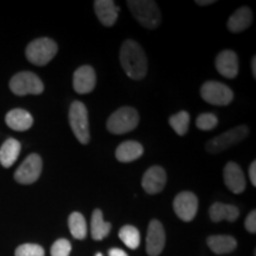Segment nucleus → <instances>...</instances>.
Instances as JSON below:
<instances>
[{"instance_id":"obj_20","label":"nucleus","mask_w":256,"mask_h":256,"mask_svg":"<svg viewBox=\"0 0 256 256\" xmlns=\"http://www.w3.org/2000/svg\"><path fill=\"white\" fill-rule=\"evenodd\" d=\"M144 154V147L140 142L128 140L120 144L115 151V156L121 162H130Z\"/></svg>"},{"instance_id":"obj_22","label":"nucleus","mask_w":256,"mask_h":256,"mask_svg":"<svg viewBox=\"0 0 256 256\" xmlns=\"http://www.w3.org/2000/svg\"><path fill=\"white\" fill-rule=\"evenodd\" d=\"M208 246L215 254H228L235 250L238 242L232 236L229 235H214L206 240Z\"/></svg>"},{"instance_id":"obj_8","label":"nucleus","mask_w":256,"mask_h":256,"mask_svg":"<svg viewBox=\"0 0 256 256\" xmlns=\"http://www.w3.org/2000/svg\"><path fill=\"white\" fill-rule=\"evenodd\" d=\"M200 96L212 106H228L234 100V92L224 83L206 81L200 87Z\"/></svg>"},{"instance_id":"obj_33","label":"nucleus","mask_w":256,"mask_h":256,"mask_svg":"<svg viewBox=\"0 0 256 256\" xmlns=\"http://www.w3.org/2000/svg\"><path fill=\"white\" fill-rule=\"evenodd\" d=\"M214 2H216L215 0H196V4L200 6H208L214 4Z\"/></svg>"},{"instance_id":"obj_19","label":"nucleus","mask_w":256,"mask_h":256,"mask_svg":"<svg viewBox=\"0 0 256 256\" xmlns=\"http://www.w3.org/2000/svg\"><path fill=\"white\" fill-rule=\"evenodd\" d=\"M210 218L212 222H220V220H228V222H235L240 216V210L238 206H230V204L214 203L209 210Z\"/></svg>"},{"instance_id":"obj_11","label":"nucleus","mask_w":256,"mask_h":256,"mask_svg":"<svg viewBox=\"0 0 256 256\" xmlns=\"http://www.w3.org/2000/svg\"><path fill=\"white\" fill-rule=\"evenodd\" d=\"M166 235L162 224L152 220L148 224L146 238V252L150 256H159L165 247Z\"/></svg>"},{"instance_id":"obj_35","label":"nucleus","mask_w":256,"mask_h":256,"mask_svg":"<svg viewBox=\"0 0 256 256\" xmlns=\"http://www.w3.org/2000/svg\"><path fill=\"white\" fill-rule=\"evenodd\" d=\"M95 256H102V254H101V252H98V254H96Z\"/></svg>"},{"instance_id":"obj_16","label":"nucleus","mask_w":256,"mask_h":256,"mask_svg":"<svg viewBox=\"0 0 256 256\" xmlns=\"http://www.w3.org/2000/svg\"><path fill=\"white\" fill-rule=\"evenodd\" d=\"M94 8L98 20L104 26H113L120 11V8L115 5L113 0H96L94 2Z\"/></svg>"},{"instance_id":"obj_15","label":"nucleus","mask_w":256,"mask_h":256,"mask_svg":"<svg viewBox=\"0 0 256 256\" xmlns=\"http://www.w3.org/2000/svg\"><path fill=\"white\" fill-rule=\"evenodd\" d=\"M215 66L217 72L226 78H235L238 74V57L232 50H223L217 55Z\"/></svg>"},{"instance_id":"obj_21","label":"nucleus","mask_w":256,"mask_h":256,"mask_svg":"<svg viewBox=\"0 0 256 256\" xmlns=\"http://www.w3.org/2000/svg\"><path fill=\"white\" fill-rule=\"evenodd\" d=\"M20 150V142L14 138H10L0 147V164L6 168H11L18 159Z\"/></svg>"},{"instance_id":"obj_32","label":"nucleus","mask_w":256,"mask_h":256,"mask_svg":"<svg viewBox=\"0 0 256 256\" xmlns=\"http://www.w3.org/2000/svg\"><path fill=\"white\" fill-rule=\"evenodd\" d=\"M108 255H110V256H128L126 254V252H124L122 249H119V248L110 249V252H108Z\"/></svg>"},{"instance_id":"obj_4","label":"nucleus","mask_w":256,"mask_h":256,"mask_svg":"<svg viewBox=\"0 0 256 256\" xmlns=\"http://www.w3.org/2000/svg\"><path fill=\"white\" fill-rule=\"evenodd\" d=\"M69 124L78 142L83 145H87L90 140L88 110L81 101H74L70 106Z\"/></svg>"},{"instance_id":"obj_30","label":"nucleus","mask_w":256,"mask_h":256,"mask_svg":"<svg viewBox=\"0 0 256 256\" xmlns=\"http://www.w3.org/2000/svg\"><path fill=\"white\" fill-rule=\"evenodd\" d=\"M244 226L250 234H255L256 232V211L252 210L247 216L244 220Z\"/></svg>"},{"instance_id":"obj_23","label":"nucleus","mask_w":256,"mask_h":256,"mask_svg":"<svg viewBox=\"0 0 256 256\" xmlns=\"http://www.w3.org/2000/svg\"><path fill=\"white\" fill-rule=\"evenodd\" d=\"M92 238L95 241H101L104 238H107L108 234H110L112 226L110 222H106L104 220V214L100 209L94 210L92 216Z\"/></svg>"},{"instance_id":"obj_17","label":"nucleus","mask_w":256,"mask_h":256,"mask_svg":"<svg viewBox=\"0 0 256 256\" xmlns=\"http://www.w3.org/2000/svg\"><path fill=\"white\" fill-rule=\"evenodd\" d=\"M5 121L10 128H12L14 130H18V132L28 130L34 124L32 115L28 110H22V108H16V110H10L6 114Z\"/></svg>"},{"instance_id":"obj_5","label":"nucleus","mask_w":256,"mask_h":256,"mask_svg":"<svg viewBox=\"0 0 256 256\" xmlns=\"http://www.w3.org/2000/svg\"><path fill=\"white\" fill-rule=\"evenodd\" d=\"M139 124V114L132 107H121L107 120V130L113 134H124Z\"/></svg>"},{"instance_id":"obj_34","label":"nucleus","mask_w":256,"mask_h":256,"mask_svg":"<svg viewBox=\"0 0 256 256\" xmlns=\"http://www.w3.org/2000/svg\"><path fill=\"white\" fill-rule=\"evenodd\" d=\"M252 76H254V78H256V57L255 56L252 58Z\"/></svg>"},{"instance_id":"obj_10","label":"nucleus","mask_w":256,"mask_h":256,"mask_svg":"<svg viewBox=\"0 0 256 256\" xmlns=\"http://www.w3.org/2000/svg\"><path fill=\"white\" fill-rule=\"evenodd\" d=\"M174 210L179 218L184 222H190L196 217L198 210V200L196 194L190 191H183L176 196Z\"/></svg>"},{"instance_id":"obj_24","label":"nucleus","mask_w":256,"mask_h":256,"mask_svg":"<svg viewBox=\"0 0 256 256\" xmlns=\"http://www.w3.org/2000/svg\"><path fill=\"white\" fill-rule=\"evenodd\" d=\"M69 230L76 240H83L87 236V222L82 214L72 212L70 214L68 220Z\"/></svg>"},{"instance_id":"obj_29","label":"nucleus","mask_w":256,"mask_h":256,"mask_svg":"<svg viewBox=\"0 0 256 256\" xmlns=\"http://www.w3.org/2000/svg\"><path fill=\"white\" fill-rule=\"evenodd\" d=\"M72 252V243L66 238H60L51 247V256H69Z\"/></svg>"},{"instance_id":"obj_7","label":"nucleus","mask_w":256,"mask_h":256,"mask_svg":"<svg viewBox=\"0 0 256 256\" xmlns=\"http://www.w3.org/2000/svg\"><path fill=\"white\" fill-rule=\"evenodd\" d=\"M249 130L246 124H241L232 130H226V133L220 134L206 142V151L210 153H220L224 150L229 148L230 146L241 142L248 136Z\"/></svg>"},{"instance_id":"obj_25","label":"nucleus","mask_w":256,"mask_h":256,"mask_svg":"<svg viewBox=\"0 0 256 256\" xmlns=\"http://www.w3.org/2000/svg\"><path fill=\"white\" fill-rule=\"evenodd\" d=\"M119 238L130 249H136L140 244V232L136 226H124L119 232Z\"/></svg>"},{"instance_id":"obj_18","label":"nucleus","mask_w":256,"mask_h":256,"mask_svg":"<svg viewBox=\"0 0 256 256\" xmlns=\"http://www.w3.org/2000/svg\"><path fill=\"white\" fill-rule=\"evenodd\" d=\"M252 23V10L243 6L236 10L234 14L230 16L228 20V28L234 34H238L246 28H248Z\"/></svg>"},{"instance_id":"obj_3","label":"nucleus","mask_w":256,"mask_h":256,"mask_svg":"<svg viewBox=\"0 0 256 256\" xmlns=\"http://www.w3.org/2000/svg\"><path fill=\"white\" fill-rule=\"evenodd\" d=\"M58 46L56 42L50 38H38L32 40L26 48V58L28 62L38 66H46L56 56Z\"/></svg>"},{"instance_id":"obj_14","label":"nucleus","mask_w":256,"mask_h":256,"mask_svg":"<svg viewBox=\"0 0 256 256\" xmlns=\"http://www.w3.org/2000/svg\"><path fill=\"white\" fill-rule=\"evenodd\" d=\"M74 89L78 94H88L96 86V74L90 66H82L74 74Z\"/></svg>"},{"instance_id":"obj_31","label":"nucleus","mask_w":256,"mask_h":256,"mask_svg":"<svg viewBox=\"0 0 256 256\" xmlns=\"http://www.w3.org/2000/svg\"><path fill=\"white\" fill-rule=\"evenodd\" d=\"M249 178H250L252 184L256 186V162H252L250 166H249Z\"/></svg>"},{"instance_id":"obj_13","label":"nucleus","mask_w":256,"mask_h":256,"mask_svg":"<svg viewBox=\"0 0 256 256\" xmlns=\"http://www.w3.org/2000/svg\"><path fill=\"white\" fill-rule=\"evenodd\" d=\"M223 179L226 188L232 194H242L246 190L247 182H246L244 174H243L241 166L236 162H230L226 165L223 170Z\"/></svg>"},{"instance_id":"obj_27","label":"nucleus","mask_w":256,"mask_h":256,"mask_svg":"<svg viewBox=\"0 0 256 256\" xmlns=\"http://www.w3.org/2000/svg\"><path fill=\"white\" fill-rule=\"evenodd\" d=\"M16 256H46L44 248L34 243H25L16 249Z\"/></svg>"},{"instance_id":"obj_9","label":"nucleus","mask_w":256,"mask_h":256,"mask_svg":"<svg viewBox=\"0 0 256 256\" xmlns=\"http://www.w3.org/2000/svg\"><path fill=\"white\" fill-rule=\"evenodd\" d=\"M42 168H43V162L40 156L36 153L30 154L14 172V180L23 185L34 184L40 177Z\"/></svg>"},{"instance_id":"obj_26","label":"nucleus","mask_w":256,"mask_h":256,"mask_svg":"<svg viewBox=\"0 0 256 256\" xmlns=\"http://www.w3.org/2000/svg\"><path fill=\"white\" fill-rule=\"evenodd\" d=\"M171 127L178 136H185L188 130V124H190V115L188 112L182 110L179 113L172 115L168 120Z\"/></svg>"},{"instance_id":"obj_28","label":"nucleus","mask_w":256,"mask_h":256,"mask_svg":"<svg viewBox=\"0 0 256 256\" xmlns=\"http://www.w3.org/2000/svg\"><path fill=\"white\" fill-rule=\"evenodd\" d=\"M218 124V119L215 114L203 113L198 115L196 120V126L200 130H214Z\"/></svg>"},{"instance_id":"obj_1","label":"nucleus","mask_w":256,"mask_h":256,"mask_svg":"<svg viewBox=\"0 0 256 256\" xmlns=\"http://www.w3.org/2000/svg\"><path fill=\"white\" fill-rule=\"evenodd\" d=\"M120 62L128 78L136 81L142 80L147 74V57L144 49L136 40H127L120 49Z\"/></svg>"},{"instance_id":"obj_6","label":"nucleus","mask_w":256,"mask_h":256,"mask_svg":"<svg viewBox=\"0 0 256 256\" xmlns=\"http://www.w3.org/2000/svg\"><path fill=\"white\" fill-rule=\"evenodd\" d=\"M10 89L14 94L18 96H25L28 94L40 95L44 92V84L36 74L31 72H20L16 74L11 78Z\"/></svg>"},{"instance_id":"obj_12","label":"nucleus","mask_w":256,"mask_h":256,"mask_svg":"<svg viewBox=\"0 0 256 256\" xmlns=\"http://www.w3.org/2000/svg\"><path fill=\"white\" fill-rule=\"evenodd\" d=\"M168 176H166L165 170L162 166H151L144 174L142 177V188L148 194H156L164 190Z\"/></svg>"},{"instance_id":"obj_2","label":"nucleus","mask_w":256,"mask_h":256,"mask_svg":"<svg viewBox=\"0 0 256 256\" xmlns=\"http://www.w3.org/2000/svg\"><path fill=\"white\" fill-rule=\"evenodd\" d=\"M128 8L133 17L146 28H156L160 25L162 14L159 6L152 0H130L127 2Z\"/></svg>"}]
</instances>
